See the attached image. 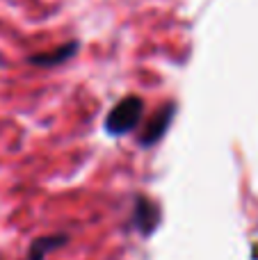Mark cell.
I'll use <instances>...</instances> for the list:
<instances>
[{"label": "cell", "mask_w": 258, "mask_h": 260, "mask_svg": "<svg viewBox=\"0 0 258 260\" xmlns=\"http://www.w3.org/2000/svg\"><path fill=\"white\" fill-rule=\"evenodd\" d=\"M142 114H144V103L140 96H126L110 110L108 119H105V130L114 137L126 135L142 121Z\"/></svg>", "instance_id": "obj_1"}, {"label": "cell", "mask_w": 258, "mask_h": 260, "mask_svg": "<svg viewBox=\"0 0 258 260\" xmlns=\"http://www.w3.org/2000/svg\"><path fill=\"white\" fill-rule=\"evenodd\" d=\"M160 219H163V212H160V206L155 201H151L149 197H135V203H133V217L131 224L133 229H137L142 235H151L155 229H158Z\"/></svg>", "instance_id": "obj_2"}, {"label": "cell", "mask_w": 258, "mask_h": 260, "mask_svg": "<svg viewBox=\"0 0 258 260\" xmlns=\"http://www.w3.org/2000/svg\"><path fill=\"white\" fill-rule=\"evenodd\" d=\"M174 114H176V108H174V105H165V108H160L158 112H155L153 117L146 121L144 133L140 135V144H142V146H153V144H158L160 139L165 137V133H167V128H169V123H172Z\"/></svg>", "instance_id": "obj_3"}, {"label": "cell", "mask_w": 258, "mask_h": 260, "mask_svg": "<svg viewBox=\"0 0 258 260\" xmlns=\"http://www.w3.org/2000/svg\"><path fill=\"white\" fill-rule=\"evenodd\" d=\"M78 50V44L71 41V44H64L59 48L50 50V53H39V55H32L30 64H37V67H55V64H62L67 62L69 57H73Z\"/></svg>", "instance_id": "obj_4"}, {"label": "cell", "mask_w": 258, "mask_h": 260, "mask_svg": "<svg viewBox=\"0 0 258 260\" xmlns=\"http://www.w3.org/2000/svg\"><path fill=\"white\" fill-rule=\"evenodd\" d=\"M67 235H44V238H37L30 244V251H27V260H46L50 251L59 249L62 244H67Z\"/></svg>", "instance_id": "obj_5"}, {"label": "cell", "mask_w": 258, "mask_h": 260, "mask_svg": "<svg viewBox=\"0 0 258 260\" xmlns=\"http://www.w3.org/2000/svg\"><path fill=\"white\" fill-rule=\"evenodd\" d=\"M251 256H254V260H258V244L254 247V253H251Z\"/></svg>", "instance_id": "obj_6"}]
</instances>
